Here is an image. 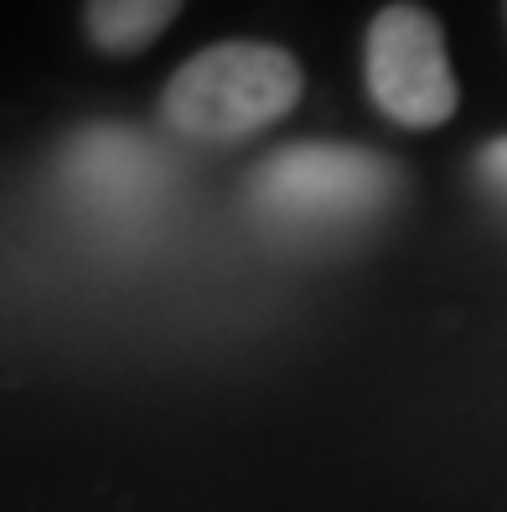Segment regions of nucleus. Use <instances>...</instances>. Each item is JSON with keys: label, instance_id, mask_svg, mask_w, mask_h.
I'll list each match as a JSON object with an SVG mask.
<instances>
[{"label": "nucleus", "instance_id": "obj_1", "mask_svg": "<svg viewBox=\"0 0 507 512\" xmlns=\"http://www.w3.org/2000/svg\"><path fill=\"white\" fill-rule=\"evenodd\" d=\"M301 63L275 42H213L166 83V125L197 145H238L301 104Z\"/></svg>", "mask_w": 507, "mask_h": 512}, {"label": "nucleus", "instance_id": "obj_2", "mask_svg": "<svg viewBox=\"0 0 507 512\" xmlns=\"http://www.w3.org/2000/svg\"><path fill=\"white\" fill-rule=\"evenodd\" d=\"M394 166L357 145H290L254 171L249 202L275 233L342 238L394 202Z\"/></svg>", "mask_w": 507, "mask_h": 512}, {"label": "nucleus", "instance_id": "obj_3", "mask_svg": "<svg viewBox=\"0 0 507 512\" xmlns=\"http://www.w3.org/2000/svg\"><path fill=\"white\" fill-rule=\"evenodd\" d=\"M63 197L104 238H140L166 213L171 166L125 125H88L63 150Z\"/></svg>", "mask_w": 507, "mask_h": 512}, {"label": "nucleus", "instance_id": "obj_4", "mask_svg": "<svg viewBox=\"0 0 507 512\" xmlns=\"http://www.w3.org/2000/svg\"><path fill=\"white\" fill-rule=\"evenodd\" d=\"M363 73H368L373 104L399 130H435L461 104L451 57H445V32L414 0H394V6H383L373 16Z\"/></svg>", "mask_w": 507, "mask_h": 512}, {"label": "nucleus", "instance_id": "obj_5", "mask_svg": "<svg viewBox=\"0 0 507 512\" xmlns=\"http://www.w3.org/2000/svg\"><path fill=\"white\" fill-rule=\"evenodd\" d=\"M182 6L187 0H88L83 6L88 42L109 57H135L166 32Z\"/></svg>", "mask_w": 507, "mask_h": 512}, {"label": "nucleus", "instance_id": "obj_6", "mask_svg": "<svg viewBox=\"0 0 507 512\" xmlns=\"http://www.w3.org/2000/svg\"><path fill=\"white\" fill-rule=\"evenodd\" d=\"M476 171H482V182L507 202V135L502 140H492L487 150H482V161H476Z\"/></svg>", "mask_w": 507, "mask_h": 512}]
</instances>
